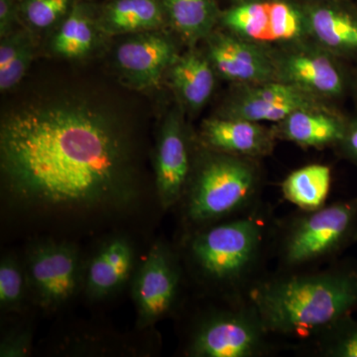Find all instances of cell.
I'll return each mask as SVG.
<instances>
[{"instance_id": "obj_15", "label": "cell", "mask_w": 357, "mask_h": 357, "mask_svg": "<svg viewBox=\"0 0 357 357\" xmlns=\"http://www.w3.org/2000/svg\"><path fill=\"white\" fill-rule=\"evenodd\" d=\"M202 138L215 151L234 156H259L271 149V137L257 122L217 117L204 122Z\"/></svg>"}, {"instance_id": "obj_10", "label": "cell", "mask_w": 357, "mask_h": 357, "mask_svg": "<svg viewBox=\"0 0 357 357\" xmlns=\"http://www.w3.org/2000/svg\"><path fill=\"white\" fill-rule=\"evenodd\" d=\"M191 154L184 122L177 109L166 115L155 152V182L164 210L184 198L192 177Z\"/></svg>"}, {"instance_id": "obj_21", "label": "cell", "mask_w": 357, "mask_h": 357, "mask_svg": "<svg viewBox=\"0 0 357 357\" xmlns=\"http://www.w3.org/2000/svg\"><path fill=\"white\" fill-rule=\"evenodd\" d=\"M332 184L328 166L314 164L294 171L282 185L284 196L302 210H318L325 204Z\"/></svg>"}, {"instance_id": "obj_27", "label": "cell", "mask_w": 357, "mask_h": 357, "mask_svg": "<svg viewBox=\"0 0 357 357\" xmlns=\"http://www.w3.org/2000/svg\"><path fill=\"white\" fill-rule=\"evenodd\" d=\"M269 23L266 42L288 41L298 38L303 31V22L299 13L285 2L268 3Z\"/></svg>"}, {"instance_id": "obj_29", "label": "cell", "mask_w": 357, "mask_h": 357, "mask_svg": "<svg viewBox=\"0 0 357 357\" xmlns=\"http://www.w3.org/2000/svg\"><path fill=\"white\" fill-rule=\"evenodd\" d=\"M32 349V335L28 328H13L2 337L0 356H29Z\"/></svg>"}, {"instance_id": "obj_1", "label": "cell", "mask_w": 357, "mask_h": 357, "mask_svg": "<svg viewBox=\"0 0 357 357\" xmlns=\"http://www.w3.org/2000/svg\"><path fill=\"white\" fill-rule=\"evenodd\" d=\"M0 170L6 191L25 206L116 208L137 195V138L107 98L75 89L49 93L2 117Z\"/></svg>"}, {"instance_id": "obj_23", "label": "cell", "mask_w": 357, "mask_h": 357, "mask_svg": "<svg viewBox=\"0 0 357 357\" xmlns=\"http://www.w3.org/2000/svg\"><path fill=\"white\" fill-rule=\"evenodd\" d=\"M310 24L321 43L331 48H357V23L347 14L331 8L312 11Z\"/></svg>"}, {"instance_id": "obj_25", "label": "cell", "mask_w": 357, "mask_h": 357, "mask_svg": "<svg viewBox=\"0 0 357 357\" xmlns=\"http://www.w3.org/2000/svg\"><path fill=\"white\" fill-rule=\"evenodd\" d=\"M223 24L246 38L266 42L268 3H248L234 7L222 15Z\"/></svg>"}, {"instance_id": "obj_28", "label": "cell", "mask_w": 357, "mask_h": 357, "mask_svg": "<svg viewBox=\"0 0 357 357\" xmlns=\"http://www.w3.org/2000/svg\"><path fill=\"white\" fill-rule=\"evenodd\" d=\"M325 333L326 356L357 357V319L347 317Z\"/></svg>"}, {"instance_id": "obj_31", "label": "cell", "mask_w": 357, "mask_h": 357, "mask_svg": "<svg viewBox=\"0 0 357 357\" xmlns=\"http://www.w3.org/2000/svg\"><path fill=\"white\" fill-rule=\"evenodd\" d=\"M342 140H344L345 146H347L349 153L357 159V126L351 128L349 133L344 134Z\"/></svg>"}, {"instance_id": "obj_17", "label": "cell", "mask_w": 357, "mask_h": 357, "mask_svg": "<svg viewBox=\"0 0 357 357\" xmlns=\"http://www.w3.org/2000/svg\"><path fill=\"white\" fill-rule=\"evenodd\" d=\"M168 74L181 102L192 112L202 109L213 95L215 70L208 56L199 52L178 56Z\"/></svg>"}, {"instance_id": "obj_13", "label": "cell", "mask_w": 357, "mask_h": 357, "mask_svg": "<svg viewBox=\"0 0 357 357\" xmlns=\"http://www.w3.org/2000/svg\"><path fill=\"white\" fill-rule=\"evenodd\" d=\"M206 56L215 73L230 81L253 83L267 81L273 76V69L261 52L234 37H211Z\"/></svg>"}, {"instance_id": "obj_16", "label": "cell", "mask_w": 357, "mask_h": 357, "mask_svg": "<svg viewBox=\"0 0 357 357\" xmlns=\"http://www.w3.org/2000/svg\"><path fill=\"white\" fill-rule=\"evenodd\" d=\"M105 37L163 29L168 20L162 0H110L98 13Z\"/></svg>"}, {"instance_id": "obj_18", "label": "cell", "mask_w": 357, "mask_h": 357, "mask_svg": "<svg viewBox=\"0 0 357 357\" xmlns=\"http://www.w3.org/2000/svg\"><path fill=\"white\" fill-rule=\"evenodd\" d=\"M286 74L294 86L321 95H338L342 89V77L325 56L298 54L288 59Z\"/></svg>"}, {"instance_id": "obj_2", "label": "cell", "mask_w": 357, "mask_h": 357, "mask_svg": "<svg viewBox=\"0 0 357 357\" xmlns=\"http://www.w3.org/2000/svg\"><path fill=\"white\" fill-rule=\"evenodd\" d=\"M253 303L266 332H326L357 311V264L267 282L255 291Z\"/></svg>"}, {"instance_id": "obj_4", "label": "cell", "mask_w": 357, "mask_h": 357, "mask_svg": "<svg viewBox=\"0 0 357 357\" xmlns=\"http://www.w3.org/2000/svg\"><path fill=\"white\" fill-rule=\"evenodd\" d=\"M261 241V225L251 218H241L199 232L192 238L190 255L204 278L227 283L248 271Z\"/></svg>"}, {"instance_id": "obj_20", "label": "cell", "mask_w": 357, "mask_h": 357, "mask_svg": "<svg viewBox=\"0 0 357 357\" xmlns=\"http://www.w3.org/2000/svg\"><path fill=\"white\" fill-rule=\"evenodd\" d=\"M281 133L286 139L303 146L319 147L344 139L340 122L325 114L300 109L284 119Z\"/></svg>"}, {"instance_id": "obj_11", "label": "cell", "mask_w": 357, "mask_h": 357, "mask_svg": "<svg viewBox=\"0 0 357 357\" xmlns=\"http://www.w3.org/2000/svg\"><path fill=\"white\" fill-rule=\"evenodd\" d=\"M135 253L124 237L103 243L84 269V287L91 300L102 301L114 295L132 274Z\"/></svg>"}, {"instance_id": "obj_7", "label": "cell", "mask_w": 357, "mask_h": 357, "mask_svg": "<svg viewBox=\"0 0 357 357\" xmlns=\"http://www.w3.org/2000/svg\"><path fill=\"white\" fill-rule=\"evenodd\" d=\"M266 333L257 312H227L204 321L188 354L195 357H251L259 354Z\"/></svg>"}, {"instance_id": "obj_8", "label": "cell", "mask_w": 357, "mask_h": 357, "mask_svg": "<svg viewBox=\"0 0 357 357\" xmlns=\"http://www.w3.org/2000/svg\"><path fill=\"white\" fill-rule=\"evenodd\" d=\"M178 57L173 40L160 29L126 35L114 49V62L123 83L141 91L158 86Z\"/></svg>"}, {"instance_id": "obj_12", "label": "cell", "mask_w": 357, "mask_h": 357, "mask_svg": "<svg viewBox=\"0 0 357 357\" xmlns=\"http://www.w3.org/2000/svg\"><path fill=\"white\" fill-rule=\"evenodd\" d=\"M306 93L294 84H267L251 89L232 103L229 114L245 121H283L300 109H311Z\"/></svg>"}, {"instance_id": "obj_19", "label": "cell", "mask_w": 357, "mask_h": 357, "mask_svg": "<svg viewBox=\"0 0 357 357\" xmlns=\"http://www.w3.org/2000/svg\"><path fill=\"white\" fill-rule=\"evenodd\" d=\"M167 20L190 43L210 35L218 18L213 0H162Z\"/></svg>"}, {"instance_id": "obj_26", "label": "cell", "mask_w": 357, "mask_h": 357, "mask_svg": "<svg viewBox=\"0 0 357 357\" xmlns=\"http://www.w3.org/2000/svg\"><path fill=\"white\" fill-rule=\"evenodd\" d=\"M28 288L25 268L13 256H6L0 263V307L2 311L20 310Z\"/></svg>"}, {"instance_id": "obj_5", "label": "cell", "mask_w": 357, "mask_h": 357, "mask_svg": "<svg viewBox=\"0 0 357 357\" xmlns=\"http://www.w3.org/2000/svg\"><path fill=\"white\" fill-rule=\"evenodd\" d=\"M357 241V199L307 211L296 220L283 244L284 261L300 266L335 255Z\"/></svg>"}, {"instance_id": "obj_22", "label": "cell", "mask_w": 357, "mask_h": 357, "mask_svg": "<svg viewBox=\"0 0 357 357\" xmlns=\"http://www.w3.org/2000/svg\"><path fill=\"white\" fill-rule=\"evenodd\" d=\"M36 53L35 35L21 26L0 42V91H13L27 74Z\"/></svg>"}, {"instance_id": "obj_24", "label": "cell", "mask_w": 357, "mask_h": 357, "mask_svg": "<svg viewBox=\"0 0 357 357\" xmlns=\"http://www.w3.org/2000/svg\"><path fill=\"white\" fill-rule=\"evenodd\" d=\"M76 0H20L21 24L36 36L53 32L72 10Z\"/></svg>"}, {"instance_id": "obj_30", "label": "cell", "mask_w": 357, "mask_h": 357, "mask_svg": "<svg viewBox=\"0 0 357 357\" xmlns=\"http://www.w3.org/2000/svg\"><path fill=\"white\" fill-rule=\"evenodd\" d=\"M20 23V0H0V37L17 30Z\"/></svg>"}, {"instance_id": "obj_3", "label": "cell", "mask_w": 357, "mask_h": 357, "mask_svg": "<svg viewBox=\"0 0 357 357\" xmlns=\"http://www.w3.org/2000/svg\"><path fill=\"white\" fill-rule=\"evenodd\" d=\"M217 152L202 162L184 196L185 218L194 225H208L232 215L255 192L257 177L251 164Z\"/></svg>"}, {"instance_id": "obj_6", "label": "cell", "mask_w": 357, "mask_h": 357, "mask_svg": "<svg viewBox=\"0 0 357 357\" xmlns=\"http://www.w3.org/2000/svg\"><path fill=\"white\" fill-rule=\"evenodd\" d=\"M28 287L44 309H58L69 302L84 284V271L79 249L68 243H41L28 250Z\"/></svg>"}, {"instance_id": "obj_14", "label": "cell", "mask_w": 357, "mask_h": 357, "mask_svg": "<svg viewBox=\"0 0 357 357\" xmlns=\"http://www.w3.org/2000/svg\"><path fill=\"white\" fill-rule=\"evenodd\" d=\"M102 37L98 13L83 0H76L67 17L51 33L49 50L65 60H84L96 51Z\"/></svg>"}, {"instance_id": "obj_9", "label": "cell", "mask_w": 357, "mask_h": 357, "mask_svg": "<svg viewBox=\"0 0 357 357\" xmlns=\"http://www.w3.org/2000/svg\"><path fill=\"white\" fill-rule=\"evenodd\" d=\"M178 285L180 271L173 253L164 243L153 244L133 278L138 328L153 325L171 311Z\"/></svg>"}]
</instances>
